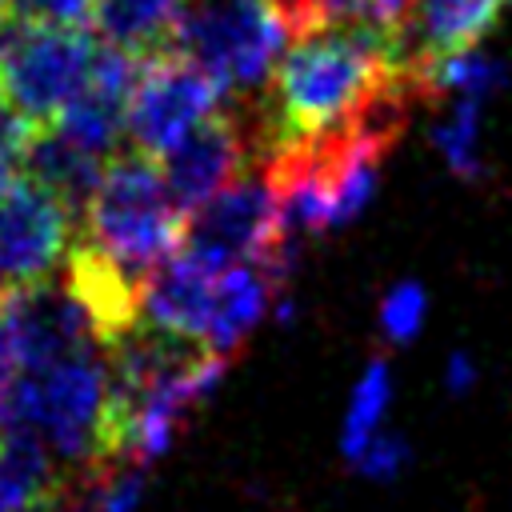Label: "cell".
I'll return each mask as SVG.
<instances>
[{
	"instance_id": "cell-23",
	"label": "cell",
	"mask_w": 512,
	"mask_h": 512,
	"mask_svg": "<svg viewBox=\"0 0 512 512\" xmlns=\"http://www.w3.org/2000/svg\"><path fill=\"white\" fill-rule=\"evenodd\" d=\"M0 12H4V0H0Z\"/></svg>"
},
{
	"instance_id": "cell-11",
	"label": "cell",
	"mask_w": 512,
	"mask_h": 512,
	"mask_svg": "<svg viewBox=\"0 0 512 512\" xmlns=\"http://www.w3.org/2000/svg\"><path fill=\"white\" fill-rule=\"evenodd\" d=\"M104 156L80 148L76 140H68L60 128L52 124H40L32 144H28V156H24V172L32 180H40L48 192H56L72 216H80V208L88 204L92 188L100 184V172H104Z\"/></svg>"
},
{
	"instance_id": "cell-6",
	"label": "cell",
	"mask_w": 512,
	"mask_h": 512,
	"mask_svg": "<svg viewBox=\"0 0 512 512\" xmlns=\"http://www.w3.org/2000/svg\"><path fill=\"white\" fill-rule=\"evenodd\" d=\"M224 92L208 72H200L180 52H152L140 64L136 88L128 96L124 136L132 152H144L152 160H164L216 104Z\"/></svg>"
},
{
	"instance_id": "cell-17",
	"label": "cell",
	"mask_w": 512,
	"mask_h": 512,
	"mask_svg": "<svg viewBox=\"0 0 512 512\" xmlns=\"http://www.w3.org/2000/svg\"><path fill=\"white\" fill-rule=\"evenodd\" d=\"M424 304H428L424 288L412 284V280L388 288V296L380 300V328H384V336L392 344H408L420 332V324H424Z\"/></svg>"
},
{
	"instance_id": "cell-19",
	"label": "cell",
	"mask_w": 512,
	"mask_h": 512,
	"mask_svg": "<svg viewBox=\"0 0 512 512\" xmlns=\"http://www.w3.org/2000/svg\"><path fill=\"white\" fill-rule=\"evenodd\" d=\"M144 492V472L136 464H112L96 472V512H136Z\"/></svg>"
},
{
	"instance_id": "cell-5",
	"label": "cell",
	"mask_w": 512,
	"mask_h": 512,
	"mask_svg": "<svg viewBox=\"0 0 512 512\" xmlns=\"http://www.w3.org/2000/svg\"><path fill=\"white\" fill-rule=\"evenodd\" d=\"M100 36L88 28L28 24L0 12V96L36 124H52L84 88Z\"/></svg>"
},
{
	"instance_id": "cell-15",
	"label": "cell",
	"mask_w": 512,
	"mask_h": 512,
	"mask_svg": "<svg viewBox=\"0 0 512 512\" xmlns=\"http://www.w3.org/2000/svg\"><path fill=\"white\" fill-rule=\"evenodd\" d=\"M388 400H392V376H388V364L376 356L368 360V368L360 372L352 396H348V408H344V424H340V448L348 460L360 456V448L380 432V420L388 412Z\"/></svg>"
},
{
	"instance_id": "cell-20",
	"label": "cell",
	"mask_w": 512,
	"mask_h": 512,
	"mask_svg": "<svg viewBox=\"0 0 512 512\" xmlns=\"http://www.w3.org/2000/svg\"><path fill=\"white\" fill-rule=\"evenodd\" d=\"M4 12L28 24H60V28L92 24V0H4Z\"/></svg>"
},
{
	"instance_id": "cell-21",
	"label": "cell",
	"mask_w": 512,
	"mask_h": 512,
	"mask_svg": "<svg viewBox=\"0 0 512 512\" xmlns=\"http://www.w3.org/2000/svg\"><path fill=\"white\" fill-rule=\"evenodd\" d=\"M404 460H408V440L404 436H396V432H376L364 448H360V456L352 460L364 476H372V480H388V476H396L400 468H404Z\"/></svg>"
},
{
	"instance_id": "cell-4",
	"label": "cell",
	"mask_w": 512,
	"mask_h": 512,
	"mask_svg": "<svg viewBox=\"0 0 512 512\" xmlns=\"http://www.w3.org/2000/svg\"><path fill=\"white\" fill-rule=\"evenodd\" d=\"M288 40L280 0H184L168 52H180L228 92H252Z\"/></svg>"
},
{
	"instance_id": "cell-8",
	"label": "cell",
	"mask_w": 512,
	"mask_h": 512,
	"mask_svg": "<svg viewBox=\"0 0 512 512\" xmlns=\"http://www.w3.org/2000/svg\"><path fill=\"white\" fill-rule=\"evenodd\" d=\"M76 216L28 172L0 184V288L40 284L64 264Z\"/></svg>"
},
{
	"instance_id": "cell-22",
	"label": "cell",
	"mask_w": 512,
	"mask_h": 512,
	"mask_svg": "<svg viewBox=\"0 0 512 512\" xmlns=\"http://www.w3.org/2000/svg\"><path fill=\"white\" fill-rule=\"evenodd\" d=\"M472 380H476V368H472V360L456 352V356L448 360V388H452V392H464V388H472Z\"/></svg>"
},
{
	"instance_id": "cell-10",
	"label": "cell",
	"mask_w": 512,
	"mask_h": 512,
	"mask_svg": "<svg viewBox=\"0 0 512 512\" xmlns=\"http://www.w3.org/2000/svg\"><path fill=\"white\" fill-rule=\"evenodd\" d=\"M504 8L508 0H412L404 60L420 72L444 56L476 48Z\"/></svg>"
},
{
	"instance_id": "cell-3",
	"label": "cell",
	"mask_w": 512,
	"mask_h": 512,
	"mask_svg": "<svg viewBox=\"0 0 512 512\" xmlns=\"http://www.w3.org/2000/svg\"><path fill=\"white\" fill-rule=\"evenodd\" d=\"M104 412H108V364L96 348H80L48 368L20 372L8 388L0 428L24 424L48 436V444L88 468L100 472L104 456Z\"/></svg>"
},
{
	"instance_id": "cell-13",
	"label": "cell",
	"mask_w": 512,
	"mask_h": 512,
	"mask_svg": "<svg viewBox=\"0 0 512 512\" xmlns=\"http://www.w3.org/2000/svg\"><path fill=\"white\" fill-rule=\"evenodd\" d=\"M184 0H92L96 32L136 56L168 52Z\"/></svg>"
},
{
	"instance_id": "cell-12",
	"label": "cell",
	"mask_w": 512,
	"mask_h": 512,
	"mask_svg": "<svg viewBox=\"0 0 512 512\" xmlns=\"http://www.w3.org/2000/svg\"><path fill=\"white\" fill-rule=\"evenodd\" d=\"M276 284L260 264H232L216 272V308H212V332H208V348L212 352H232L252 324L264 316L268 300H272Z\"/></svg>"
},
{
	"instance_id": "cell-16",
	"label": "cell",
	"mask_w": 512,
	"mask_h": 512,
	"mask_svg": "<svg viewBox=\"0 0 512 512\" xmlns=\"http://www.w3.org/2000/svg\"><path fill=\"white\" fill-rule=\"evenodd\" d=\"M476 124H480V100L460 96V104L452 108V116L436 128V144L452 160V168L460 176H476V168H480V160H476V148H480Z\"/></svg>"
},
{
	"instance_id": "cell-9",
	"label": "cell",
	"mask_w": 512,
	"mask_h": 512,
	"mask_svg": "<svg viewBox=\"0 0 512 512\" xmlns=\"http://www.w3.org/2000/svg\"><path fill=\"white\" fill-rule=\"evenodd\" d=\"M216 308V272L192 260L188 252H172L160 260L140 284V324L196 340L208 348Z\"/></svg>"
},
{
	"instance_id": "cell-18",
	"label": "cell",
	"mask_w": 512,
	"mask_h": 512,
	"mask_svg": "<svg viewBox=\"0 0 512 512\" xmlns=\"http://www.w3.org/2000/svg\"><path fill=\"white\" fill-rule=\"evenodd\" d=\"M36 120H28L24 112H16L4 96H0V184L12 180L16 172H24V156H28V144L36 136Z\"/></svg>"
},
{
	"instance_id": "cell-7",
	"label": "cell",
	"mask_w": 512,
	"mask_h": 512,
	"mask_svg": "<svg viewBox=\"0 0 512 512\" xmlns=\"http://www.w3.org/2000/svg\"><path fill=\"white\" fill-rule=\"evenodd\" d=\"M176 208L188 216L248 164H260V104H216L164 160H156Z\"/></svg>"
},
{
	"instance_id": "cell-14",
	"label": "cell",
	"mask_w": 512,
	"mask_h": 512,
	"mask_svg": "<svg viewBox=\"0 0 512 512\" xmlns=\"http://www.w3.org/2000/svg\"><path fill=\"white\" fill-rule=\"evenodd\" d=\"M60 492V480L48 460V444L36 428L4 424L0 428V512H20L44 496Z\"/></svg>"
},
{
	"instance_id": "cell-2",
	"label": "cell",
	"mask_w": 512,
	"mask_h": 512,
	"mask_svg": "<svg viewBox=\"0 0 512 512\" xmlns=\"http://www.w3.org/2000/svg\"><path fill=\"white\" fill-rule=\"evenodd\" d=\"M76 240L136 280L168 260L184 240V212L160 164L144 152L112 156L76 216Z\"/></svg>"
},
{
	"instance_id": "cell-1",
	"label": "cell",
	"mask_w": 512,
	"mask_h": 512,
	"mask_svg": "<svg viewBox=\"0 0 512 512\" xmlns=\"http://www.w3.org/2000/svg\"><path fill=\"white\" fill-rule=\"evenodd\" d=\"M412 64L404 48L360 24H328L292 36L260 104V160L284 144L316 140L364 116Z\"/></svg>"
}]
</instances>
